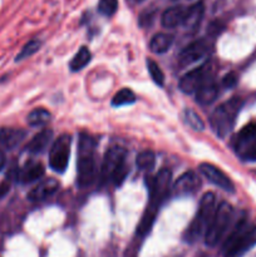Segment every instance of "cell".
Returning <instances> with one entry per match:
<instances>
[{"label": "cell", "instance_id": "obj_1", "mask_svg": "<svg viewBox=\"0 0 256 257\" xmlns=\"http://www.w3.org/2000/svg\"><path fill=\"white\" fill-rule=\"evenodd\" d=\"M256 245V225H250L245 220L236 223L223 242V256L242 257Z\"/></svg>", "mask_w": 256, "mask_h": 257}, {"label": "cell", "instance_id": "obj_2", "mask_svg": "<svg viewBox=\"0 0 256 257\" xmlns=\"http://www.w3.org/2000/svg\"><path fill=\"white\" fill-rule=\"evenodd\" d=\"M77 183L79 187H87L92 185L97 173L95 166V141L90 136H79L78 145V163H77Z\"/></svg>", "mask_w": 256, "mask_h": 257}, {"label": "cell", "instance_id": "obj_3", "mask_svg": "<svg viewBox=\"0 0 256 257\" xmlns=\"http://www.w3.org/2000/svg\"><path fill=\"white\" fill-rule=\"evenodd\" d=\"M242 107V99L238 97L231 98L230 100H226L218 108H216L215 112L211 115V127L213 132L220 138H225L232 131L235 125L236 117Z\"/></svg>", "mask_w": 256, "mask_h": 257}, {"label": "cell", "instance_id": "obj_4", "mask_svg": "<svg viewBox=\"0 0 256 257\" xmlns=\"http://www.w3.org/2000/svg\"><path fill=\"white\" fill-rule=\"evenodd\" d=\"M216 211L215 203V195L211 192H207L201 198L200 207H198L197 215L193 218L191 225L188 226L185 232V240L187 242L192 243L197 241L202 235H205L208 225L213 217V213Z\"/></svg>", "mask_w": 256, "mask_h": 257}, {"label": "cell", "instance_id": "obj_5", "mask_svg": "<svg viewBox=\"0 0 256 257\" xmlns=\"http://www.w3.org/2000/svg\"><path fill=\"white\" fill-rule=\"evenodd\" d=\"M233 217V210L227 202H222L216 208L213 217L205 232V243L210 247H215L221 242L223 236L228 231Z\"/></svg>", "mask_w": 256, "mask_h": 257}, {"label": "cell", "instance_id": "obj_6", "mask_svg": "<svg viewBox=\"0 0 256 257\" xmlns=\"http://www.w3.org/2000/svg\"><path fill=\"white\" fill-rule=\"evenodd\" d=\"M127 151L122 147H112L105 152L102 163V177L104 181H113L119 185L127 176L128 167L125 163Z\"/></svg>", "mask_w": 256, "mask_h": 257}, {"label": "cell", "instance_id": "obj_7", "mask_svg": "<svg viewBox=\"0 0 256 257\" xmlns=\"http://www.w3.org/2000/svg\"><path fill=\"white\" fill-rule=\"evenodd\" d=\"M236 153L243 161H256V123L246 124L233 142Z\"/></svg>", "mask_w": 256, "mask_h": 257}, {"label": "cell", "instance_id": "obj_8", "mask_svg": "<svg viewBox=\"0 0 256 257\" xmlns=\"http://www.w3.org/2000/svg\"><path fill=\"white\" fill-rule=\"evenodd\" d=\"M72 138L69 135H62L53 143L49 152V166L53 171L63 173L67 168L70 156Z\"/></svg>", "mask_w": 256, "mask_h": 257}, {"label": "cell", "instance_id": "obj_9", "mask_svg": "<svg viewBox=\"0 0 256 257\" xmlns=\"http://www.w3.org/2000/svg\"><path fill=\"white\" fill-rule=\"evenodd\" d=\"M208 49H210V45H208L207 40H195L180 53L178 64H180V67H187V65L193 64V63L202 59L208 53Z\"/></svg>", "mask_w": 256, "mask_h": 257}, {"label": "cell", "instance_id": "obj_10", "mask_svg": "<svg viewBox=\"0 0 256 257\" xmlns=\"http://www.w3.org/2000/svg\"><path fill=\"white\" fill-rule=\"evenodd\" d=\"M171 180H172V173H171V171L166 170V168L165 170H161L157 173L152 185H151L150 202L156 203L157 206L162 203V201L167 197L168 192H170Z\"/></svg>", "mask_w": 256, "mask_h": 257}, {"label": "cell", "instance_id": "obj_11", "mask_svg": "<svg viewBox=\"0 0 256 257\" xmlns=\"http://www.w3.org/2000/svg\"><path fill=\"white\" fill-rule=\"evenodd\" d=\"M198 170L202 173L203 177L207 178L211 183L220 187L221 190L226 191V192H233L235 191V186H233L230 177L216 166L210 165V163H202V165H200Z\"/></svg>", "mask_w": 256, "mask_h": 257}, {"label": "cell", "instance_id": "obj_12", "mask_svg": "<svg viewBox=\"0 0 256 257\" xmlns=\"http://www.w3.org/2000/svg\"><path fill=\"white\" fill-rule=\"evenodd\" d=\"M208 78V70L206 67H198L191 72L186 73L180 80V89L183 93H196V90L202 85Z\"/></svg>", "mask_w": 256, "mask_h": 257}, {"label": "cell", "instance_id": "obj_13", "mask_svg": "<svg viewBox=\"0 0 256 257\" xmlns=\"http://www.w3.org/2000/svg\"><path fill=\"white\" fill-rule=\"evenodd\" d=\"M201 181L198 176L192 171L183 173L173 185V192L176 196H188L193 195L200 188Z\"/></svg>", "mask_w": 256, "mask_h": 257}, {"label": "cell", "instance_id": "obj_14", "mask_svg": "<svg viewBox=\"0 0 256 257\" xmlns=\"http://www.w3.org/2000/svg\"><path fill=\"white\" fill-rule=\"evenodd\" d=\"M27 132L19 128H2L0 130V152L14 150L23 142Z\"/></svg>", "mask_w": 256, "mask_h": 257}, {"label": "cell", "instance_id": "obj_15", "mask_svg": "<svg viewBox=\"0 0 256 257\" xmlns=\"http://www.w3.org/2000/svg\"><path fill=\"white\" fill-rule=\"evenodd\" d=\"M59 190V182L54 178H49L40 182L37 187L33 188L28 195V198L33 202H42L54 195Z\"/></svg>", "mask_w": 256, "mask_h": 257}, {"label": "cell", "instance_id": "obj_16", "mask_svg": "<svg viewBox=\"0 0 256 257\" xmlns=\"http://www.w3.org/2000/svg\"><path fill=\"white\" fill-rule=\"evenodd\" d=\"M44 166L40 162H28L18 172V180L22 183H32L44 176Z\"/></svg>", "mask_w": 256, "mask_h": 257}, {"label": "cell", "instance_id": "obj_17", "mask_svg": "<svg viewBox=\"0 0 256 257\" xmlns=\"http://www.w3.org/2000/svg\"><path fill=\"white\" fill-rule=\"evenodd\" d=\"M218 87L212 79L207 78L196 90V100L202 105H208L217 98Z\"/></svg>", "mask_w": 256, "mask_h": 257}, {"label": "cell", "instance_id": "obj_18", "mask_svg": "<svg viewBox=\"0 0 256 257\" xmlns=\"http://www.w3.org/2000/svg\"><path fill=\"white\" fill-rule=\"evenodd\" d=\"M186 9L183 7H172L165 10L161 17V23L165 28L173 29V28L182 25L183 19H185Z\"/></svg>", "mask_w": 256, "mask_h": 257}, {"label": "cell", "instance_id": "obj_19", "mask_svg": "<svg viewBox=\"0 0 256 257\" xmlns=\"http://www.w3.org/2000/svg\"><path fill=\"white\" fill-rule=\"evenodd\" d=\"M203 12H205V8H203L202 3H196V4L192 5V7L186 9L185 19H183V23H182L183 27L188 30L197 29L201 20H202Z\"/></svg>", "mask_w": 256, "mask_h": 257}, {"label": "cell", "instance_id": "obj_20", "mask_svg": "<svg viewBox=\"0 0 256 257\" xmlns=\"http://www.w3.org/2000/svg\"><path fill=\"white\" fill-rule=\"evenodd\" d=\"M53 138V132L50 130H43L40 131L38 135H35L34 137L30 140V142L28 143L27 150L28 152L33 153V155H38V153L44 152L45 148L48 147V145L50 143Z\"/></svg>", "mask_w": 256, "mask_h": 257}, {"label": "cell", "instance_id": "obj_21", "mask_svg": "<svg viewBox=\"0 0 256 257\" xmlns=\"http://www.w3.org/2000/svg\"><path fill=\"white\" fill-rule=\"evenodd\" d=\"M160 208V206H157L156 203L150 202L147 206V210H146L145 215L142 216V220H141L140 225L137 227V235L143 237V236L147 235L148 232L152 228L153 223H155L156 216H157V211Z\"/></svg>", "mask_w": 256, "mask_h": 257}, {"label": "cell", "instance_id": "obj_22", "mask_svg": "<svg viewBox=\"0 0 256 257\" xmlns=\"http://www.w3.org/2000/svg\"><path fill=\"white\" fill-rule=\"evenodd\" d=\"M173 43V37L170 34H166V33H158L155 37L151 39L150 48L153 53L156 54H162L166 53L171 48Z\"/></svg>", "mask_w": 256, "mask_h": 257}, {"label": "cell", "instance_id": "obj_23", "mask_svg": "<svg viewBox=\"0 0 256 257\" xmlns=\"http://www.w3.org/2000/svg\"><path fill=\"white\" fill-rule=\"evenodd\" d=\"M90 58H92V55H90L89 49L87 47H82L78 50L77 54L73 57V59L70 60V70H73V72L82 70L90 62Z\"/></svg>", "mask_w": 256, "mask_h": 257}, {"label": "cell", "instance_id": "obj_24", "mask_svg": "<svg viewBox=\"0 0 256 257\" xmlns=\"http://www.w3.org/2000/svg\"><path fill=\"white\" fill-rule=\"evenodd\" d=\"M28 123L32 127H42V125L47 124L50 120V113L47 109L43 108H38V109L32 110L27 117Z\"/></svg>", "mask_w": 256, "mask_h": 257}, {"label": "cell", "instance_id": "obj_25", "mask_svg": "<svg viewBox=\"0 0 256 257\" xmlns=\"http://www.w3.org/2000/svg\"><path fill=\"white\" fill-rule=\"evenodd\" d=\"M136 102V94L128 88H123L119 92H117L114 94L112 99V105L114 107H122V105L132 104Z\"/></svg>", "mask_w": 256, "mask_h": 257}, {"label": "cell", "instance_id": "obj_26", "mask_svg": "<svg viewBox=\"0 0 256 257\" xmlns=\"http://www.w3.org/2000/svg\"><path fill=\"white\" fill-rule=\"evenodd\" d=\"M136 163H137V167L142 171H151L155 167L156 163V156L155 153L151 152V151H145V152H141L140 155L136 158Z\"/></svg>", "mask_w": 256, "mask_h": 257}, {"label": "cell", "instance_id": "obj_27", "mask_svg": "<svg viewBox=\"0 0 256 257\" xmlns=\"http://www.w3.org/2000/svg\"><path fill=\"white\" fill-rule=\"evenodd\" d=\"M185 120L192 130L195 131H203L205 130V123L201 119L200 115L192 109L185 110Z\"/></svg>", "mask_w": 256, "mask_h": 257}, {"label": "cell", "instance_id": "obj_28", "mask_svg": "<svg viewBox=\"0 0 256 257\" xmlns=\"http://www.w3.org/2000/svg\"><path fill=\"white\" fill-rule=\"evenodd\" d=\"M147 68L153 82L158 85H163V83H165V75H163V72L161 70L160 65L153 59H147Z\"/></svg>", "mask_w": 256, "mask_h": 257}, {"label": "cell", "instance_id": "obj_29", "mask_svg": "<svg viewBox=\"0 0 256 257\" xmlns=\"http://www.w3.org/2000/svg\"><path fill=\"white\" fill-rule=\"evenodd\" d=\"M118 9V0H99L98 12L104 17H112Z\"/></svg>", "mask_w": 256, "mask_h": 257}, {"label": "cell", "instance_id": "obj_30", "mask_svg": "<svg viewBox=\"0 0 256 257\" xmlns=\"http://www.w3.org/2000/svg\"><path fill=\"white\" fill-rule=\"evenodd\" d=\"M40 48V42L37 39H33L30 40V42H28L27 44L23 47V49L20 50L19 54L17 55V60H23L25 59V58H29L30 55L35 54V53L39 50Z\"/></svg>", "mask_w": 256, "mask_h": 257}, {"label": "cell", "instance_id": "obj_31", "mask_svg": "<svg viewBox=\"0 0 256 257\" xmlns=\"http://www.w3.org/2000/svg\"><path fill=\"white\" fill-rule=\"evenodd\" d=\"M236 83H237V78H236L235 73H230V74L225 75L222 80V84L227 88H232L233 85H236Z\"/></svg>", "mask_w": 256, "mask_h": 257}, {"label": "cell", "instance_id": "obj_32", "mask_svg": "<svg viewBox=\"0 0 256 257\" xmlns=\"http://www.w3.org/2000/svg\"><path fill=\"white\" fill-rule=\"evenodd\" d=\"M9 188H10V186L8 182L0 183V198H3L8 192H9Z\"/></svg>", "mask_w": 256, "mask_h": 257}, {"label": "cell", "instance_id": "obj_33", "mask_svg": "<svg viewBox=\"0 0 256 257\" xmlns=\"http://www.w3.org/2000/svg\"><path fill=\"white\" fill-rule=\"evenodd\" d=\"M5 165V157H4V152H0V171L4 168Z\"/></svg>", "mask_w": 256, "mask_h": 257}]
</instances>
